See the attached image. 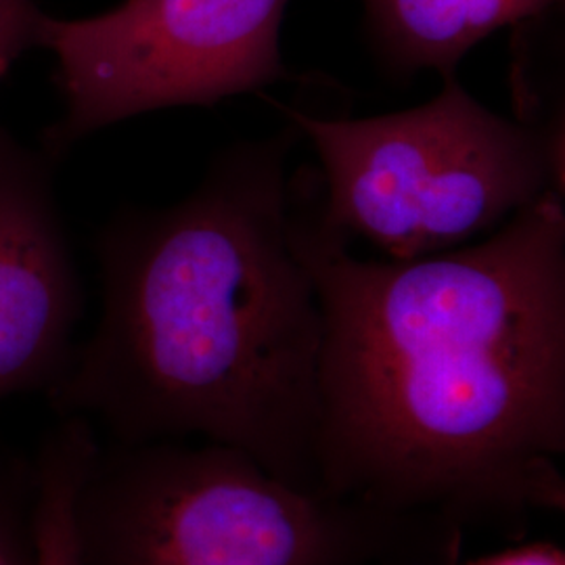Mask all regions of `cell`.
Here are the masks:
<instances>
[{
    "instance_id": "cell-1",
    "label": "cell",
    "mask_w": 565,
    "mask_h": 565,
    "mask_svg": "<svg viewBox=\"0 0 565 565\" xmlns=\"http://www.w3.org/2000/svg\"><path fill=\"white\" fill-rule=\"evenodd\" d=\"M317 202L308 189L319 488L463 532L564 513V193L484 242L390 263L352 256Z\"/></svg>"
},
{
    "instance_id": "cell-2",
    "label": "cell",
    "mask_w": 565,
    "mask_h": 565,
    "mask_svg": "<svg viewBox=\"0 0 565 565\" xmlns=\"http://www.w3.org/2000/svg\"><path fill=\"white\" fill-rule=\"evenodd\" d=\"M300 130L242 142L181 203L114 224L99 323L49 392L109 443L237 448L319 488L323 312L303 243ZM321 490V488H319Z\"/></svg>"
},
{
    "instance_id": "cell-3",
    "label": "cell",
    "mask_w": 565,
    "mask_h": 565,
    "mask_svg": "<svg viewBox=\"0 0 565 565\" xmlns=\"http://www.w3.org/2000/svg\"><path fill=\"white\" fill-rule=\"evenodd\" d=\"M463 534L198 440L97 443L74 494L81 565H455Z\"/></svg>"
},
{
    "instance_id": "cell-4",
    "label": "cell",
    "mask_w": 565,
    "mask_h": 565,
    "mask_svg": "<svg viewBox=\"0 0 565 565\" xmlns=\"http://www.w3.org/2000/svg\"><path fill=\"white\" fill-rule=\"evenodd\" d=\"M434 99L375 118H317L281 107L321 162L319 221L392 260L494 233L551 191L564 193L562 135L507 120L455 78Z\"/></svg>"
},
{
    "instance_id": "cell-5",
    "label": "cell",
    "mask_w": 565,
    "mask_h": 565,
    "mask_svg": "<svg viewBox=\"0 0 565 565\" xmlns=\"http://www.w3.org/2000/svg\"><path fill=\"white\" fill-rule=\"evenodd\" d=\"M287 0H124L84 20L44 15L65 109L49 142L168 107H212L287 81Z\"/></svg>"
},
{
    "instance_id": "cell-6",
    "label": "cell",
    "mask_w": 565,
    "mask_h": 565,
    "mask_svg": "<svg viewBox=\"0 0 565 565\" xmlns=\"http://www.w3.org/2000/svg\"><path fill=\"white\" fill-rule=\"evenodd\" d=\"M81 310L49 166L0 130V403L55 387Z\"/></svg>"
},
{
    "instance_id": "cell-7",
    "label": "cell",
    "mask_w": 565,
    "mask_h": 565,
    "mask_svg": "<svg viewBox=\"0 0 565 565\" xmlns=\"http://www.w3.org/2000/svg\"><path fill=\"white\" fill-rule=\"evenodd\" d=\"M559 0H364L375 46L398 76L434 70L455 78L465 55L507 25L553 9Z\"/></svg>"
},
{
    "instance_id": "cell-8",
    "label": "cell",
    "mask_w": 565,
    "mask_h": 565,
    "mask_svg": "<svg viewBox=\"0 0 565 565\" xmlns=\"http://www.w3.org/2000/svg\"><path fill=\"white\" fill-rule=\"evenodd\" d=\"M99 443L81 417H63L34 459L39 565H81L74 536V494Z\"/></svg>"
},
{
    "instance_id": "cell-9",
    "label": "cell",
    "mask_w": 565,
    "mask_h": 565,
    "mask_svg": "<svg viewBox=\"0 0 565 565\" xmlns=\"http://www.w3.org/2000/svg\"><path fill=\"white\" fill-rule=\"evenodd\" d=\"M34 465L0 457V565H39Z\"/></svg>"
},
{
    "instance_id": "cell-10",
    "label": "cell",
    "mask_w": 565,
    "mask_h": 565,
    "mask_svg": "<svg viewBox=\"0 0 565 565\" xmlns=\"http://www.w3.org/2000/svg\"><path fill=\"white\" fill-rule=\"evenodd\" d=\"M42 21L36 0H0V84L25 51L41 46Z\"/></svg>"
},
{
    "instance_id": "cell-11",
    "label": "cell",
    "mask_w": 565,
    "mask_h": 565,
    "mask_svg": "<svg viewBox=\"0 0 565 565\" xmlns=\"http://www.w3.org/2000/svg\"><path fill=\"white\" fill-rule=\"evenodd\" d=\"M465 565H565V551L553 543H530Z\"/></svg>"
}]
</instances>
